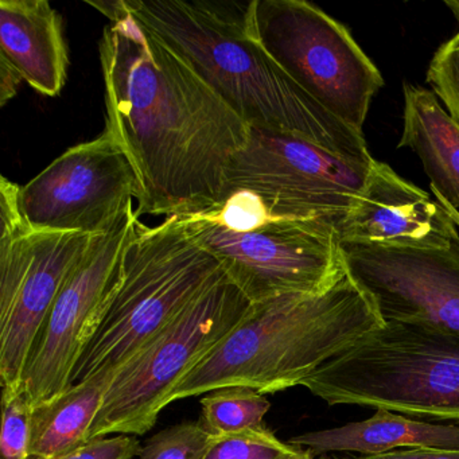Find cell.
Wrapping results in <instances>:
<instances>
[{
  "label": "cell",
  "instance_id": "6da1fadb",
  "mask_svg": "<svg viewBox=\"0 0 459 459\" xmlns=\"http://www.w3.org/2000/svg\"><path fill=\"white\" fill-rule=\"evenodd\" d=\"M88 4L109 20L100 41L106 128L135 169L136 216H186L221 203L252 128L123 0Z\"/></svg>",
  "mask_w": 459,
  "mask_h": 459
},
{
  "label": "cell",
  "instance_id": "7a4b0ae2",
  "mask_svg": "<svg viewBox=\"0 0 459 459\" xmlns=\"http://www.w3.org/2000/svg\"><path fill=\"white\" fill-rule=\"evenodd\" d=\"M126 9L189 61L251 128L305 139L338 157L372 162L364 134L298 85L257 41L251 2L123 0Z\"/></svg>",
  "mask_w": 459,
  "mask_h": 459
},
{
  "label": "cell",
  "instance_id": "3957f363",
  "mask_svg": "<svg viewBox=\"0 0 459 459\" xmlns=\"http://www.w3.org/2000/svg\"><path fill=\"white\" fill-rule=\"evenodd\" d=\"M383 324L367 292L348 273L325 291L257 303L174 389L169 404L224 386H248L267 394L300 385Z\"/></svg>",
  "mask_w": 459,
  "mask_h": 459
},
{
  "label": "cell",
  "instance_id": "277c9868",
  "mask_svg": "<svg viewBox=\"0 0 459 459\" xmlns=\"http://www.w3.org/2000/svg\"><path fill=\"white\" fill-rule=\"evenodd\" d=\"M300 385L330 405L459 423V332L386 322Z\"/></svg>",
  "mask_w": 459,
  "mask_h": 459
},
{
  "label": "cell",
  "instance_id": "5b68a950",
  "mask_svg": "<svg viewBox=\"0 0 459 459\" xmlns=\"http://www.w3.org/2000/svg\"><path fill=\"white\" fill-rule=\"evenodd\" d=\"M224 276L219 260L181 217H166L152 228L139 221L126 249L117 294L74 369L72 385L125 365Z\"/></svg>",
  "mask_w": 459,
  "mask_h": 459
},
{
  "label": "cell",
  "instance_id": "8992f818",
  "mask_svg": "<svg viewBox=\"0 0 459 459\" xmlns=\"http://www.w3.org/2000/svg\"><path fill=\"white\" fill-rule=\"evenodd\" d=\"M252 306L227 275L193 300L146 348L119 367L90 440L149 432L174 389L248 316Z\"/></svg>",
  "mask_w": 459,
  "mask_h": 459
},
{
  "label": "cell",
  "instance_id": "52a82bcc",
  "mask_svg": "<svg viewBox=\"0 0 459 459\" xmlns=\"http://www.w3.org/2000/svg\"><path fill=\"white\" fill-rule=\"evenodd\" d=\"M251 23L265 52L330 114L362 133L384 79L351 31L305 0H254Z\"/></svg>",
  "mask_w": 459,
  "mask_h": 459
},
{
  "label": "cell",
  "instance_id": "ba28073f",
  "mask_svg": "<svg viewBox=\"0 0 459 459\" xmlns=\"http://www.w3.org/2000/svg\"><path fill=\"white\" fill-rule=\"evenodd\" d=\"M20 190L0 181V378L18 391L34 343L92 236L36 232L23 220Z\"/></svg>",
  "mask_w": 459,
  "mask_h": 459
},
{
  "label": "cell",
  "instance_id": "9c48e42d",
  "mask_svg": "<svg viewBox=\"0 0 459 459\" xmlns=\"http://www.w3.org/2000/svg\"><path fill=\"white\" fill-rule=\"evenodd\" d=\"M373 162L345 160L305 139L252 128L228 168L224 195L248 190L281 221L322 222L337 230L364 190Z\"/></svg>",
  "mask_w": 459,
  "mask_h": 459
},
{
  "label": "cell",
  "instance_id": "30bf717a",
  "mask_svg": "<svg viewBox=\"0 0 459 459\" xmlns=\"http://www.w3.org/2000/svg\"><path fill=\"white\" fill-rule=\"evenodd\" d=\"M138 224L130 203L112 227L92 236L56 298L21 381L20 389L34 408L57 399L72 385L74 369L117 294L126 249Z\"/></svg>",
  "mask_w": 459,
  "mask_h": 459
},
{
  "label": "cell",
  "instance_id": "8fae6325",
  "mask_svg": "<svg viewBox=\"0 0 459 459\" xmlns=\"http://www.w3.org/2000/svg\"><path fill=\"white\" fill-rule=\"evenodd\" d=\"M179 217L252 305L325 291L346 273L332 225L276 221L238 233L192 216Z\"/></svg>",
  "mask_w": 459,
  "mask_h": 459
},
{
  "label": "cell",
  "instance_id": "7c38bea8",
  "mask_svg": "<svg viewBox=\"0 0 459 459\" xmlns=\"http://www.w3.org/2000/svg\"><path fill=\"white\" fill-rule=\"evenodd\" d=\"M138 195L135 169L106 128L21 186L20 209L36 232L95 236L112 227Z\"/></svg>",
  "mask_w": 459,
  "mask_h": 459
},
{
  "label": "cell",
  "instance_id": "4fadbf2b",
  "mask_svg": "<svg viewBox=\"0 0 459 459\" xmlns=\"http://www.w3.org/2000/svg\"><path fill=\"white\" fill-rule=\"evenodd\" d=\"M346 273L384 324L459 332V238L445 248L340 243Z\"/></svg>",
  "mask_w": 459,
  "mask_h": 459
},
{
  "label": "cell",
  "instance_id": "5bb4252c",
  "mask_svg": "<svg viewBox=\"0 0 459 459\" xmlns=\"http://www.w3.org/2000/svg\"><path fill=\"white\" fill-rule=\"evenodd\" d=\"M340 243L445 248L459 238L445 206L375 160L364 190L337 228Z\"/></svg>",
  "mask_w": 459,
  "mask_h": 459
},
{
  "label": "cell",
  "instance_id": "9a60e30c",
  "mask_svg": "<svg viewBox=\"0 0 459 459\" xmlns=\"http://www.w3.org/2000/svg\"><path fill=\"white\" fill-rule=\"evenodd\" d=\"M0 61L41 95H60L69 56L63 20L48 0L0 2Z\"/></svg>",
  "mask_w": 459,
  "mask_h": 459
},
{
  "label": "cell",
  "instance_id": "2e32d148",
  "mask_svg": "<svg viewBox=\"0 0 459 459\" xmlns=\"http://www.w3.org/2000/svg\"><path fill=\"white\" fill-rule=\"evenodd\" d=\"M314 456L327 453L378 455L405 448H459V426L434 424L377 408L367 420L305 432L289 440Z\"/></svg>",
  "mask_w": 459,
  "mask_h": 459
},
{
  "label": "cell",
  "instance_id": "e0dca14e",
  "mask_svg": "<svg viewBox=\"0 0 459 459\" xmlns=\"http://www.w3.org/2000/svg\"><path fill=\"white\" fill-rule=\"evenodd\" d=\"M403 92L404 120L397 147L418 155L432 195L459 212V125L431 91L405 84Z\"/></svg>",
  "mask_w": 459,
  "mask_h": 459
},
{
  "label": "cell",
  "instance_id": "ac0fdd59",
  "mask_svg": "<svg viewBox=\"0 0 459 459\" xmlns=\"http://www.w3.org/2000/svg\"><path fill=\"white\" fill-rule=\"evenodd\" d=\"M117 370H103L34 408L30 459H53L90 442L91 429Z\"/></svg>",
  "mask_w": 459,
  "mask_h": 459
},
{
  "label": "cell",
  "instance_id": "d6986e66",
  "mask_svg": "<svg viewBox=\"0 0 459 459\" xmlns=\"http://www.w3.org/2000/svg\"><path fill=\"white\" fill-rule=\"evenodd\" d=\"M200 424L212 437L238 434L263 426L271 408L267 397L248 386H224L204 394Z\"/></svg>",
  "mask_w": 459,
  "mask_h": 459
},
{
  "label": "cell",
  "instance_id": "ffe728a7",
  "mask_svg": "<svg viewBox=\"0 0 459 459\" xmlns=\"http://www.w3.org/2000/svg\"><path fill=\"white\" fill-rule=\"evenodd\" d=\"M298 451L263 424L238 434L212 437L203 459H289Z\"/></svg>",
  "mask_w": 459,
  "mask_h": 459
},
{
  "label": "cell",
  "instance_id": "44dd1931",
  "mask_svg": "<svg viewBox=\"0 0 459 459\" xmlns=\"http://www.w3.org/2000/svg\"><path fill=\"white\" fill-rule=\"evenodd\" d=\"M211 439L200 421H184L150 437L138 459H203Z\"/></svg>",
  "mask_w": 459,
  "mask_h": 459
},
{
  "label": "cell",
  "instance_id": "7402d4cb",
  "mask_svg": "<svg viewBox=\"0 0 459 459\" xmlns=\"http://www.w3.org/2000/svg\"><path fill=\"white\" fill-rule=\"evenodd\" d=\"M0 459H30V429L34 407L21 389L2 394Z\"/></svg>",
  "mask_w": 459,
  "mask_h": 459
},
{
  "label": "cell",
  "instance_id": "603a6c76",
  "mask_svg": "<svg viewBox=\"0 0 459 459\" xmlns=\"http://www.w3.org/2000/svg\"><path fill=\"white\" fill-rule=\"evenodd\" d=\"M426 79L443 108L459 125V31L435 52Z\"/></svg>",
  "mask_w": 459,
  "mask_h": 459
},
{
  "label": "cell",
  "instance_id": "cb8c5ba5",
  "mask_svg": "<svg viewBox=\"0 0 459 459\" xmlns=\"http://www.w3.org/2000/svg\"><path fill=\"white\" fill-rule=\"evenodd\" d=\"M142 446L134 435H111L96 437L85 445L53 459H135Z\"/></svg>",
  "mask_w": 459,
  "mask_h": 459
},
{
  "label": "cell",
  "instance_id": "d4e9b609",
  "mask_svg": "<svg viewBox=\"0 0 459 459\" xmlns=\"http://www.w3.org/2000/svg\"><path fill=\"white\" fill-rule=\"evenodd\" d=\"M341 459V458H333ZM349 459H459V448H405L378 455L357 456Z\"/></svg>",
  "mask_w": 459,
  "mask_h": 459
},
{
  "label": "cell",
  "instance_id": "484cf974",
  "mask_svg": "<svg viewBox=\"0 0 459 459\" xmlns=\"http://www.w3.org/2000/svg\"><path fill=\"white\" fill-rule=\"evenodd\" d=\"M23 79L15 69L0 61V106L4 107L15 95Z\"/></svg>",
  "mask_w": 459,
  "mask_h": 459
},
{
  "label": "cell",
  "instance_id": "4316f807",
  "mask_svg": "<svg viewBox=\"0 0 459 459\" xmlns=\"http://www.w3.org/2000/svg\"><path fill=\"white\" fill-rule=\"evenodd\" d=\"M435 198H437V201H439L440 204H442L443 206H445L446 211H447V213L450 214L451 219L454 220V222H455L456 227H458L459 230V212L456 211V209H454L453 206L448 205L447 203H446L445 200H442V198L437 197V195H434Z\"/></svg>",
  "mask_w": 459,
  "mask_h": 459
},
{
  "label": "cell",
  "instance_id": "83f0119b",
  "mask_svg": "<svg viewBox=\"0 0 459 459\" xmlns=\"http://www.w3.org/2000/svg\"><path fill=\"white\" fill-rule=\"evenodd\" d=\"M445 4L450 9V12L453 13L454 17H455L459 23V0H450V2H445Z\"/></svg>",
  "mask_w": 459,
  "mask_h": 459
},
{
  "label": "cell",
  "instance_id": "f1b7e54d",
  "mask_svg": "<svg viewBox=\"0 0 459 459\" xmlns=\"http://www.w3.org/2000/svg\"><path fill=\"white\" fill-rule=\"evenodd\" d=\"M316 456L311 454V451L308 450H303V448H299V451H298L295 455H292L291 458L289 459H314Z\"/></svg>",
  "mask_w": 459,
  "mask_h": 459
}]
</instances>
